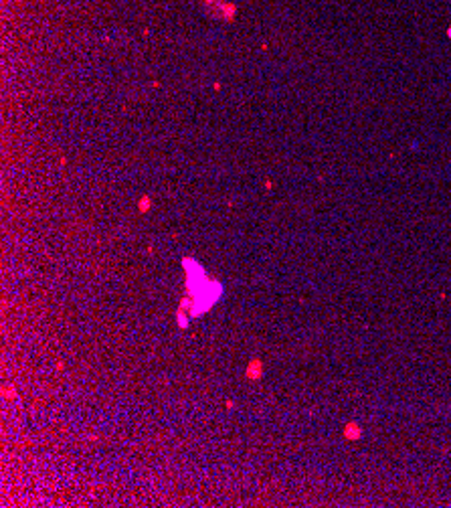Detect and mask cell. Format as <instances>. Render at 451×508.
<instances>
[{"instance_id":"1","label":"cell","mask_w":451,"mask_h":508,"mask_svg":"<svg viewBox=\"0 0 451 508\" xmlns=\"http://www.w3.org/2000/svg\"><path fill=\"white\" fill-rule=\"evenodd\" d=\"M245 375H247L249 381H259L263 377V363H261V359H251Z\"/></svg>"}]
</instances>
